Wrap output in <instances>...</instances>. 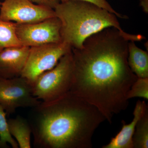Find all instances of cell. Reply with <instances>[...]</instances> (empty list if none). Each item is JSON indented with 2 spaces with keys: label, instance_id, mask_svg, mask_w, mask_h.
<instances>
[{
  "label": "cell",
  "instance_id": "1",
  "mask_svg": "<svg viewBox=\"0 0 148 148\" xmlns=\"http://www.w3.org/2000/svg\"><path fill=\"white\" fill-rule=\"evenodd\" d=\"M129 37L124 31L109 27L87 38L81 48L72 49L70 91L96 107L110 123L127 109V92L138 78L127 63Z\"/></svg>",
  "mask_w": 148,
  "mask_h": 148
},
{
  "label": "cell",
  "instance_id": "2",
  "mask_svg": "<svg viewBox=\"0 0 148 148\" xmlns=\"http://www.w3.org/2000/svg\"><path fill=\"white\" fill-rule=\"evenodd\" d=\"M29 124L38 148H91L96 130L106 118L95 106L69 91L32 108Z\"/></svg>",
  "mask_w": 148,
  "mask_h": 148
},
{
  "label": "cell",
  "instance_id": "3",
  "mask_svg": "<svg viewBox=\"0 0 148 148\" xmlns=\"http://www.w3.org/2000/svg\"><path fill=\"white\" fill-rule=\"evenodd\" d=\"M54 10L61 22L62 42L72 48H81L87 38L106 28L123 30L115 14L92 3L68 0Z\"/></svg>",
  "mask_w": 148,
  "mask_h": 148
},
{
  "label": "cell",
  "instance_id": "4",
  "mask_svg": "<svg viewBox=\"0 0 148 148\" xmlns=\"http://www.w3.org/2000/svg\"><path fill=\"white\" fill-rule=\"evenodd\" d=\"M73 79L71 50L62 56L54 68L41 74L31 83L32 93L42 102H52L70 91Z\"/></svg>",
  "mask_w": 148,
  "mask_h": 148
},
{
  "label": "cell",
  "instance_id": "5",
  "mask_svg": "<svg viewBox=\"0 0 148 148\" xmlns=\"http://www.w3.org/2000/svg\"><path fill=\"white\" fill-rule=\"evenodd\" d=\"M65 43H52L30 47L21 76L30 83L41 74L53 69L62 56L72 50Z\"/></svg>",
  "mask_w": 148,
  "mask_h": 148
},
{
  "label": "cell",
  "instance_id": "6",
  "mask_svg": "<svg viewBox=\"0 0 148 148\" xmlns=\"http://www.w3.org/2000/svg\"><path fill=\"white\" fill-rule=\"evenodd\" d=\"M41 102L33 95L31 84L25 78L0 77V106L7 116L14 113L18 108H32Z\"/></svg>",
  "mask_w": 148,
  "mask_h": 148
},
{
  "label": "cell",
  "instance_id": "7",
  "mask_svg": "<svg viewBox=\"0 0 148 148\" xmlns=\"http://www.w3.org/2000/svg\"><path fill=\"white\" fill-rule=\"evenodd\" d=\"M54 16L53 9L30 0H4L0 7V20L17 24H33Z\"/></svg>",
  "mask_w": 148,
  "mask_h": 148
},
{
  "label": "cell",
  "instance_id": "8",
  "mask_svg": "<svg viewBox=\"0 0 148 148\" xmlns=\"http://www.w3.org/2000/svg\"><path fill=\"white\" fill-rule=\"evenodd\" d=\"M61 21L57 16L28 24H16V36L22 45L33 47L62 42Z\"/></svg>",
  "mask_w": 148,
  "mask_h": 148
},
{
  "label": "cell",
  "instance_id": "9",
  "mask_svg": "<svg viewBox=\"0 0 148 148\" xmlns=\"http://www.w3.org/2000/svg\"><path fill=\"white\" fill-rule=\"evenodd\" d=\"M30 47L25 46L7 48L0 52V77L11 79L21 76Z\"/></svg>",
  "mask_w": 148,
  "mask_h": 148
},
{
  "label": "cell",
  "instance_id": "10",
  "mask_svg": "<svg viewBox=\"0 0 148 148\" xmlns=\"http://www.w3.org/2000/svg\"><path fill=\"white\" fill-rule=\"evenodd\" d=\"M148 106L145 101H137L133 111V118L132 121L126 124L125 122L122 121V127L121 130L110 142L102 147L103 148H133L132 137L135 132V127L138 121L143 115Z\"/></svg>",
  "mask_w": 148,
  "mask_h": 148
},
{
  "label": "cell",
  "instance_id": "11",
  "mask_svg": "<svg viewBox=\"0 0 148 148\" xmlns=\"http://www.w3.org/2000/svg\"><path fill=\"white\" fill-rule=\"evenodd\" d=\"M127 63L130 70L138 78L148 77V52L140 48L135 42L129 41Z\"/></svg>",
  "mask_w": 148,
  "mask_h": 148
},
{
  "label": "cell",
  "instance_id": "12",
  "mask_svg": "<svg viewBox=\"0 0 148 148\" xmlns=\"http://www.w3.org/2000/svg\"><path fill=\"white\" fill-rule=\"evenodd\" d=\"M11 135L16 140L18 147L30 148L32 129L28 121L19 116L8 120Z\"/></svg>",
  "mask_w": 148,
  "mask_h": 148
},
{
  "label": "cell",
  "instance_id": "13",
  "mask_svg": "<svg viewBox=\"0 0 148 148\" xmlns=\"http://www.w3.org/2000/svg\"><path fill=\"white\" fill-rule=\"evenodd\" d=\"M16 23L0 20V52L7 48L22 46L16 34Z\"/></svg>",
  "mask_w": 148,
  "mask_h": 148
},
{
  "label": "cell",
  "instance_id": "14",
  "mask_svg": "<svg viewBox=\"0 0 148 148\" xmlns=\"http://www.w3.org/2000/svg\"><path fill=\"white\" fill-rule=\"evenodd\" d=\"M133 148H148V108L138 121L132 137Z\"/></svg>",
  "mask_w": 148,
  "mask_h": 148
},
{
  "label": "cell",
  "instance_id": "15",
  "mask_svg": "<svg viewBox=\"0 0 148 148\" xmlns=\"http://www.w3.org/2000/svg\"><path fill=\"white\" fill-rule=\"evenodd\" d=\"M6 116L5 111L0 106V148H9V144L13 148H18V143L10 132Z\"/></svg>",
  "mask_w": 148,
  "mask_h": 148
},
{
  "label": "cell",
  "instance_id": "16",
  "mask_svg": "<svg viewBox=\"0 0 148 148\" xmlns=\"http://www.w3.org/2000/svg\"><path fill=\"white\" fill-rule=\"evenodd\" d=\"M137 97L148 100V77H138L127 92V98L128 100Z\"/></svg>",
  "mask_w": 148,
  "mask_h": 148
},
{
  "label": "cell",
  "instance_id": "17",
  "mask_svg": "<svg viewBox=\"0 0 148 148\" xmlns=\"http://www.w3.org/2000/svg\"><path fill=\"white\" fill-rule=\"evenodd\" d=\"M59 1H60V2H63L66 1L68 0H59ZM79 1H84L92 3L96 5H98L102 8L107 10L110 12L114 14L119 18H125V19L128 18L127 16L122 15L121 14L119 13L116 11L112 7L111 5L108 2L107 0H79Z\"/></svg>",
  "mask_w": 148,
  "mask_h": 148
},
{
  "label": "cell",
  "instance_id": "18",
  "mask_svg": "<svg viewBox=\"0 0 148 148\" xmlns=\"http://www.w3.org/2000/svg\"><path fill=\"white\" fill-rule=\"evenodd\" d=\"M36 4L47 7L54 10L60 3L59 0H30Z\"/></svg>",
  "mask_w": 148,
  "mask_h": 148
},
{
  "label": "cell",
  "instance_id": "19",
  "mask_svg": "<svg viewBox=\"0 0 148 148\" xmlns=\"http://www.w3.org/2000/svg\"><path fill=\"white\" fill-rule=\"evenodd\" d=\"M140 6L143 11L146 14L148 13V0H139Z\"/></svg>",
  "mask_w": 148,
  "mask_h": 148
},
{
  "label": "cell",
  "instance_id": "20",
  "mask_svg": "<svg viewBox=\"0 0 148 148\" xmlns=\"http://www.w3.org/2000/svg\"><path fill=\"white\" fill-rule=\"evenodd\" d=\"M1 3L0 2V7H1Z\"/></svg>",
  "mask_w": 148,
  "mask_h": 148
}]
</instances>
